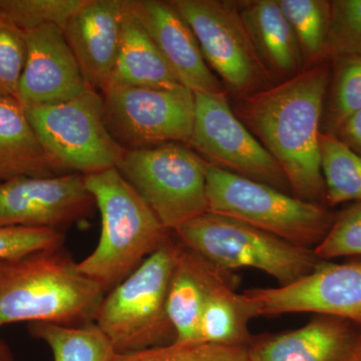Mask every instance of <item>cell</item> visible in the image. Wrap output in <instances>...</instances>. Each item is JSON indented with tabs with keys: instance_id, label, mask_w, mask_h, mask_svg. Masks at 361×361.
<instances>
[{
	"instance_id": "f1b7e54d",
	"label": "cell",
	"mask_w": 361,
	"mask_h": 361,
	"mask_svg": "<svg viewBox=\"0 0 361 361\" xmlns=\"http://www.w3.org/2000/svg\"><path fill=\"white\" fill-rule=\"evenodd\" d=\"M361 56V0L331 1V18L325 59Z\"/></svg>"
},
{
	"instance_id": "7c38bea8",
	"label": "cell",
	"mask_w": 361,
	"mask_h": 361,
	"mask_svg": "<svg viewBox=\"0 0 361 361\" xmlns=\"http://www.w3.org/2000/svg\"><path fill=\"white\" fill-rule=\"evenodd\" d=\"M245 292L257 301L261 316L310 312L348 320L361 330V257L344 263L322 261L294 283Z\"/></svg>"
},
{
	"instance_id": "4316f807",
	"label": "cell",
	"mask_w": 361,
	"mask_h": 361,
	"mask_svg": "<svg viewBox=\"0 0 361 361\" xmlns=\"http://www.w3.org/2000/svg\"><path fill=\"white\" fill-rule=\"evenodd\" d=\"M85 0H0V11L23 32L44 25L63 28Z\"/></svg>"
},
{
	"instance_id": "7a4b0ae2",
	"label": "cell",
	"mask_w": 361,
	"mask_h": 361,
	"mask_svg": "<svg viewBox=\"0 0 361 361\" xmlns=\"http://www.w3.org/2000/svg\"><path fill=\"white\" fill-rule=\"evenodd\" d=\"M104 295L63 248L0 261V327L16 322L89 324Z\"/></svg>"
},
{
	"instance_id": "d6986e66",
	"label": "cell",
	"mask_w": 361,
	"mask_h": 361,
	"mask_svg": "<svg viewBox=\"0 0 361 361\" xmlns=\"http://www.w3.org/2000/svg\"><path fill=\"white\" fill-rule=\"evenodd\" d=\"M70 174L47 154L16 97H0V183Z\"/></svg>"
},
{
	"instance_id": "83f0119b",
	"label": "cell",
	"mask_w": 361,
	"mask_h": 361,
	"mask_svg": "<svg viewBox=\"0 0 361 361\" xmlns=\"http://www.w3.org/2000/svg\"><path fill=\"white\" fill-rule=\"evenodd\" d=\"M113 361H249L246 348L205 343H171L137 353L116 355Z\"/></svg>"
},
{
	"instance_id": "8992f818",
	"label": "cell",
	"mask_w": 361,
	"mask_h": 361,
	"mask_svg": "<svg viewBox=\"0 0 361 361\" xmlns=\"http://www.w3.org/2000/svg\"><path fill=\"white\" fill-rule=\"evenodd\" d=\"M176 239L223 272L254 268L287 286L307 276L322 260L311 249L293 245L227 216L207 212L173 232Z\"/></svg>"
},
{
	"instance_id": "603a6c76",
	"label": "cell",
	"mask_w": 361,
	"mask_h": 361,
	"mask_svg": "<svg viewBox=\"0 0 361 361\" xmlns=\"http://www.w3.org/2000/svg\"><path fill=\"white\" fill-rule=\"evenodd\" d=\"M30 336L45 342L54 361H113L116 353L94 322L70 326L56 323H30Z\"/></svg>"
},
{
	"instance_id": "6da1fadb",
	"label": "cell",
	"mask_w": 361,
	"mask_h": 361,
	"mask_svg": "<svg viewBox=\"0 0 361 361\" xmlns=\"http://www.w3.org/2000/svg\"><path fill=\"white\" fill-rule=\"evenodd\" d=\"M331 70L327 61L250 96L239 97L235 115L283 170L292 194L324 205L319 137Z\"/></svg>"
},
{
	"instance_id": "d6a6232c",
	"label": "cell",
	"mask_w": 361,
	"mask_h": 361,
	"mask_svg": "<svg viewBox=\"0 0 361 361\" xmlns=\"http://www.w3.org/2000/svg\"><path fill=\"white\" fill-rule=\"evenodd\" d=\"M349 149L361 156V110L349 116L336 134Z\"/></svg>"
},
{
	"instance_id": "1f68e13d",
	"label": "cell",
	"mask_w": 361,
	"mask_h": 361,
	"mask_svg": "<svg viewBox=\"0 0 361 361\" xmlns=\"http://www.w3.org/2000/svg\"><path fill=\"white\" fill-rule=\"evenodd\" d=\"M66 236L51 228L0 227V261L63 248Z\"/></svg>"
},
{
	"instance_id": "8fae6325",
	"label": "cell",
	"mask_w": 361,
	"mask_h": 361,
	"mask_svg": "<svg viewBox=\"0 0 361 361\" xmlns=\"http://www.w3.org/2000/svg\"><path fill=\"white\" fill-rule=\"evenodd\" d=\"M194 94L193 130L187 146L213 165L292 194L278 161L235 115L227 92Z\"/></svg>"
},
{
	"instance_id": "3957f363",
	"label": "cell",
	"mask_w": 361,
	"mask_h": 361,
	"mask_svg": "<svg viewBox=\"0 0 361 361\" xmlns=\"http://www.w3.org/2000/svg\"><path fill=\"white\" fill-rule=\"evenodd\" d=\"M85 182L101 214L102 229L96 249L77 262V267L106 294L160 249L173 233L161 225L116 168L85 176Z\"/></svg>"
},
{
	"instance_id": "ffe728a7",
	"label": "cell",
	"mask_w": 361,
	"mask_h": 361,
	"mask_svg": "<svg viewBox=\"0 0 361 361\" xmlns=\"http://www.w3.org/2000/svg\"><path fill=\"white\" fill-rule=\"evenodd\" d=\"M258 316L257 301L246 292L237 293L227 272L215 267L206 292L201 342L247 348L253 339L249 325Z\"/></svg>"
},
{
	"instance_id": "30bf717a",
	"label": "cell",
	"mask_w": 361,
	"mask_h": 361,
	"mask_svg": "<svg viewBox=\"0 0 361 361\" xmlns=\"http://www.w3.org/2000/svg\"><path fill=\"white\" fill-rule=\"evenodd\" d=\"M102 97L104 125L123 149L189 142L195 94L187 87L154 89L111 84Z\"/></svg>"
},
{
	"instance_id": "ac0fdd59",
	"label": "cell",
	"mask_w": 361,
	"mask_h": 361,
	"mask_svg": "<svg viewBox=\"0 0 361 361\" xmlns=\"http://www.w3.org/2000/svg\"><path fill=\"white\" fill-rule=\"evenodd\" d=\"M238 6L259 58L274 80H288L304 70L300 47L278 0L238 1Z\"/></svg>"
},
{
	"instance_id": "4dcf8cb0",
	"label": "cell",
	"mask_w": 361,
	"mask_h": 361,
	"mask_svg": "<svg viewBox=\"0 0 361 361\" xmlns=\"http://www.w3.org/2000/svg\"><path fill=\"white\" fill-rule=\"evenodd\" d=\"M25 61V32L0 11V97L18 99Z\"/></svg>"
},
{
	"instance_id": "9c48e42d",
	"label": "cell",
	"mask_w": 361,
	"mask_h": 361,
	"mask_svg": "<svg viewBox=\"0 0 361 361\" xmlns=\"http://www.w3.org/2000/svg\"><path fill=\"white\" fill-rule=\"evenodd\" d=\"M169 2L191 27L206 63L226 90L242 97L274 85L244 25L238 1Z\"/></svg>"
},
{
	"instance_id": "7402d4cb",
	"label": "cell",
	"mask_w": 361,
	"mask_h": 361,
	"mask_svg": "<svg viewBox=\"0 0 361 361\" xmlns=\"http://www.w3.org/2000/svg\"><path fill=\"white\" fill-rule=\"evenodd\" d=\"M111 84L154 89L184 87L135 16L133 0L123 18L120 51Z\"/></svg>"
},
{
	"instance_id": "52a82bcc",
	"label": "cell",
	"mask_w": 361,
	"mask_h": 361,
	"mask_svg": "<svg viewBox=\"0 0 361 361\" xmlns=\"http://www.w3.org/2000/svg\"><path fill=\"white\" fill-rule=\"evenodd\" d=\"M205 167V159L187 145L168 142L126 149L116 168L173 233L209 212Z\"/></svg>"
},
{
	"instance_id": "277c9868",
	"label": "cell",
	"mask_w": 361,
	"mask_h": 361,
	"mask_svg": "<svg viewBox=\"0 0 361 361\" xmlns=\"http://www.w3.org/2000/svg\"><path fill=\"white\" fill-rule=\"evenodd\" d=\"M175 238L173 235L104 295L94 323L110 341L116 355L174 343L167 296L180 247Z\"/></svg>"
},
{
	"instance_id": "836d02e7",
	"label": "cell",
	"mask_w": 361,
	"mask_h": 361,
	"mask_svg": "<svg viewBox=\"0 0 361 361\" xmlns=\"http://www.w3.org/2000/svg\"><path fill=\"white\" fill-rule=\"evenodd\" d=\"M0 361H14L13 353L4 339L0 338Z\"/></svg>"
},
{
	"instance_id": "d4e9b609",
	"label": "cell",
	"mask_w": 361,
	"mask_h": 361,
	"mask_svg": "<svg viewBox=\"0 0 361 361\" xmlns=\"http://www.w3.org/2000/svg\"><path fill=\"white\" fill-rule=\"evenodd\" d=\"M278 4L295 35L304 68L327 61L331 1L278 0Z\"/></svg>"
},
{
	"instance_id": "9a60e30c",
	"label": "cell",
	"mask_w": 361,
	"mask_h": 361,
	"mask_svg": "<svg viewBox=\"0 0 361 361\" xmlns=\"http://www.w3.org/2000/svg\"><path fill=\"white\" fill-rule=\"evenodd\" d=\"M25 37L26 61L18 90L21 104L63 103L87 90L61 27L42 26L25 32Z\"/></svg>"
},
{
	"instance_id": "ba28073f",
	"label": "cell",
	"mask_w": 361,
	"mask_h": 361,
	"mask_svg": "<svg viewBox=\"0 0 361 361\" xmlns=\"http://www.w3.org/2000/svg\"><path fill=\"white\" fill-rule=\"evenodd\" d=\"M23 108L42 147L66 172H103L125 153L104 125L102 94L89 87L71 101Z\"/></svg>"
},
{
	"instance_id": "f546056e",
	"label": "cell",
	"mask_w": 361,
	"mask_h": 361,
	"mask_svg": "<svg viewBox=\"0 0 361 361\" xmlns=\"http://www.w3.org/2000/svg\"><path fill=\"white\" fill-rule=\"evenodd\" d=\"M313 251L322 261L346 256L361 257V202L336 214L326 236Z\"/></svg>"
},
{
	"instance_id": "484cf974",
	"label": "cell",
	"mask_w": 361,
	"mask_h": 361,
	"mask_svg": "<svg viewBox=\"0 0 361 361\" xmlns=\"http://www.w3.org/2000/svg\"><path fill=\"white\" fill-rule=\"evenodd\" d=\"M331 61L334 73L323 109L322 133L336 135L342 123L361 110V56H338Z\"/></svg>"
},
{
	"instance_id": "44dd1931",
	"label": "cell",
	"mask_w": 361,
	"mask_h": 361,
	"mask_svg": "<svg viewBox=\"0 0 361 361\" xmlns=\"http://www.w3.org/2000/svg\"><path fill=\"white\" fill-rule=\"evenodd\" d=\"M215 266L180 243L167 296L174 343H200L206 292Z\"/></svg>"
},
{
	"instance_id": "4fadbf2b",
	"label": "cell",
	"mask_w": 361,
	"mask_h": 361,
	"mask_svg": "<svg viewBox=\"0 0 361 361\" xmlns=\"http://www.w3.org/2000/svg\"><path fill=\"white\" fill-rule=\"evenodd\" d=\"M94 197L85 176L20 177L0 183V227L61 230L92 213Z\"/></svg>"
},
{
	"instance_id": "cb8c5ba5",
	"label": "cell",
	"mask_w": 361,
	"mask_h": 361,
	"mask_svg": "<svg viewBox=\"0 0 361 361\" xmlns=\"http://www.w3.org/2000/svg\"><path fill=\"white\" fill-rule=\"evenodd\" d=\"M319 149L327 206L361 202V156L336 135L324 133L320 134Z\"/></svg>"
},
{
	"instance_id": "e0dca14e",
	"label": "cell",
	"mask_w": 361,
	"mask_h": 361,
	"mask_svg": "<svg viewBox=\"0 0 361 361\" xmlns=\"http://www.w3.org/2000/svg\"><path fill=\"white\" fill-rule=\"evenodd\" d=\"M360 346L355 323L315 315L300 329L253 336L247 353L249 361H355Z\"/></svg>"
},
{
	"instance_id": "5b68a950",
	"label": "cell",
	"mask_w": 361,
	"mask_h": 361,
	"mask_svg": "<svg viewBox=\"0 0 361 361\" xmlns=\"http://www.w3.org/2000/svg\"><path fill=\"white\" fill-rule=\"evenodd\" d=\"M205 173L209 212L241 221L293 245L314 250L336 219L326 205L302 200L208 161Z\"/></svg>"
},
{
	"instance_id": "5bb4252c",
	"label": "cell",
	"mask_w": 361,
	"mask_h": 361,
	"mask_svg": "<svg viewBox=\"0 0 361 361\" xmlns=\"http://www.w3.org/2000/svg\"><path fill=\"white\" fill-rule=\"evenodd\" d=\"M132 0H85L61 28L85 84L103 94L115 68Z\"/></svg>"
},
{
	"instance_id": "2e32d148",
	"label": "cell",
	"mask_w": 361,
	"mask_h": 361,
	"mask_svg": "<svg viewBox=\"0 0 361 361\" xmlns=\"http://www.w3.org/2000/svg\"><path fill=\"white\" fill-rule=\"evenodd\" d=\"M133 11L174 71L180 85L193 92H226L211 71L189 25L169 1L133 0Z\"/></svg>"
},
{
	"instance_id": "e575fe53",
	"label": "cell",
	"mask_w": 361,
	"mask_h": 361,
	"mask_svg": "<svg viewBox=\"0 0 361 361\" xmlns=\"http://www.w3.org/2000/svg\"><path fill=\"white\" fill-rule=\"evenodd\" d=\"M355 361H361V346L360 350H358L357 355H356Z\"/></svg>"
}]
</instances>
